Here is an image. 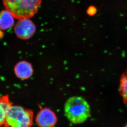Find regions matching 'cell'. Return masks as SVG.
I'll return each instance as SVG.
<instances>
[{
    "mask_svg": "<svg viewBox=\"0 0 127 127\" xmlns=\"http://www.w3.org/2000/svg\"><path fill=\"white\" fill-rule=\"evenodd\" d=\"M66 117L75 124H82L87 120L91 114L89 103L80 96H72L66 101L64 107Z\"/></svg>",
    "mask_w": 127,
    "mask_h": 127,
    "instance_id": "obj_1",
    "label": "cell"
},
{
    "mask_svg": "<svg viewBox=\"0 0 127 127\" xmlns=\"http://www.w3.org/2000/svg\"><path fill=\"white\" fill-rule=\"evenodd\" d=\"M6 10L17 19H29L37 12L42 0H2Z\"/></svg>",
    "mask_w": 127,
    "mask_h": 127,
    "instance_id": "obj_2",
    "label": "cell"
},
{
    "mask_svg": "<svg viewBox=\"0 0 127 127\" xmlns=\"http://www.w3.org/2000/svg\"><path fill=\"white\" fill-rule=\"evenodd\" d=\"M33 113L30 109L12 105L9 109L4 127H31Z\"/></svg>",
    "mask_w": 127,
    "mask_h": 127,
    "instance_id": "obj_3",
    "label": "cell"
},
{
    "mask_svg": "<svg viewBox=\"0 0 127 127\" xmlns=\"http://www.w3.org/2000/svg\"><path fill=\"white\" fill-rule=\"evenodd\" d=\"M35 30V25L29 19H20L14 28L17 36L24 40L30 38L34 35Z\"/></svg>",
    "mask_w": 127,
    "mask_h": 127,
    "instance_id": "obj_4",
    "label": "cell"
},
{
    "mask_svg": "<svg viewBox=\"0 0 127 127\" xmlns=\"http://www.w3.org/2000/svg\"><path fill=\"white\" fill-rule=\"evenodd\" d=\"M57 121L56 114L49 108L41 109L36 116V122L39 127H54Z\"/></svg>",
    "mask_w": 127,
    "mask_h": 127,
    "instance_id": "obj_5",
    "label": "cell"
},
{
    "mask_svg": "<svg viewBox=\"0 0 127 127\" xmlns=\"http://www.w3.org/2000/svg\"><path fill=\"white\" fill-rule=\"evenodd\" d=\"M14 70L17 77L22 79H28L33 74L32 66L25 61L18 63L15 66Z\"/></svg>",
    "mask_w": 127,
    "mask_h": 127,
    "instance_id": "obj_6",
    "label": "cell"
},
{
    "mask_svg": "<svg viewBox=\"0 0 127 127\" xmlns=\"http://www.w3.org/2000/svg\"><path fill=\"white\" fill-rule=\"evenodd\" d=\"M12 106L8 95L0 96V127H4L6 116Z\"/></svg>",
    "mask_w": 127,
    "mask_h": 127,
    "instance_id": "obj_7",
    "label": "cell"
},
{
    "mask_svg": "<svg viewBox=\"0 0 127 127\" xmlns=\"http://www.w3.org/2000/svg\"><path fill=\"white\" fill-rule=\"evenodd\" d=\"M14 17L7 10L0 12V29L7 30L13 26Z\"/></svg>",
    "mask_w": 127,
    "mask_h": 127,
    "instance_id": "obj_8",
    "label": "cell"
},
{
    "mask_svg": "<svg viewBox=\"0 0 127 127\" xmlns=\"http://www.w3.org/2000/svg\"><path fill=\"white\" fill-rule=\"evenodd\" d=\"M119 91L124 103L127 106V69L121 75Z\"/></svg>",
    "mask_w": 127,
    "mask_h": 127,
    "instance_id": "obj_9",
    "label": "cell"
},
{
    "mask_svg": "<svg viewBox=\"0 0 127 127\" xmlns=\"http://www.w3.org/2000/svg\"><path fill=\"white\" fill-rule=\"evenodd\" d=\"M97 12V9L96 8L93 6L89 7L87 10V13L89 15H94Z\"/></svg>",
    "mask_w": 127,
    "mask_h": 127,
    "instance_id": "obj_10",
    "label": "cell"
},
{
    "mask_svg": "<svg viewBox=\"0 0 127 127\" xmlns=\"http://www.w3.org/2000/svg\"><path fill=\"white\" fill-rule=\"evenodd\" d=\"M125 127H127V124H126V126H125Z\"/></svg>",
    "mask_w": 127,
    "mask_h": 127,
    "instance_id": "obj_11",
    "label": "cell"
}]
</instances>
